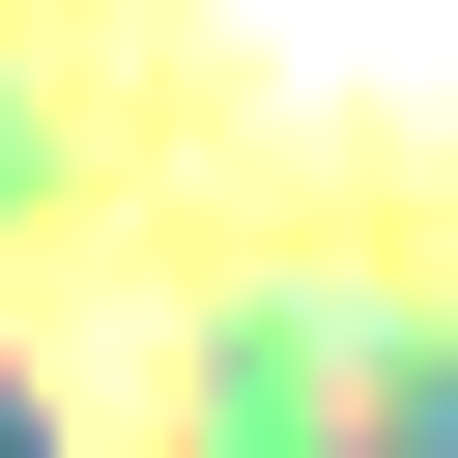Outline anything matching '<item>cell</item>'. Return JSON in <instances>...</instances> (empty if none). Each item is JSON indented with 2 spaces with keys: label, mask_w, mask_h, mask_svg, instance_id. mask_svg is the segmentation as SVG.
I'll list each match as a JSON object with an SVG mask.
<instances>
[{
  "label": "cell",
  "mask_w": 458,
  "mask_h": 458,
  "mask_svg": "<svg viewBox=\"0 0 458 458\" xmlns=\"http://www.w3.org/2000/svg\"><path fill=\"white\" fill-rule=\"evenodd\" d=\"M0 286L172 458H458V0H0Z\"/></svg>",
  "instance_id": "1"
}]
</instances>
